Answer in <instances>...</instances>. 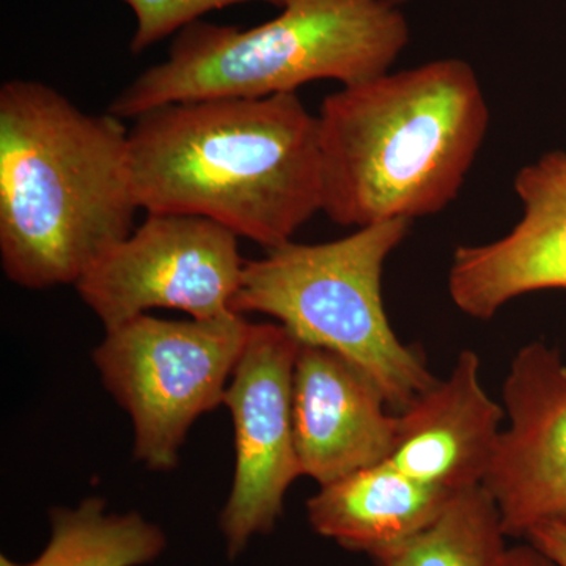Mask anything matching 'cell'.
Returning a JSON list of instances; mask_svg holds the SVG:
<instances>
[{"mask_svg":"<svg viewBox=\"0 0 566 566\" xmlns=\"http://www.w3.org/2000/svg\"><path fill=\"white\" fill-rule=\"evenodd\" d=\"M134 122L129 169L147 214L199 216L270 251L323 212L318 117L297 93L166 104Z\"/></svg>","mask_w":566,"mask_h":566,"instance_id":"1","label":"cell"},{"mask_svg":"<svg viewBox=\"0 0 566 566\" xmlns=\"http://www.w3.org/2000/svg\"><path fill=\"white\" fill-rule=\"evenodd\" d=\"M129 132L35 81L0 88V260L28 290L76 285L139 211Z\"/></svg>","mask_w":566,"mask_h":566,"instance_id":"2","label":"cell"},{"mask_svg":"<svg viewBox=\"0 0 566 566\" xmlns=\"http://www.w3.org/2000/svg\"><path fill=\"white\" fill-rule=\"evenodd\" d=\"M316 117L323 212L360 229L444 211L485 142L490 107L468 62L439 59L344 87Z\"/></svg>","mask_w":566,"mask_h":566,"instance_id":"3","label":"cell"},{"mask_svg":"<svg viewBox=\"0 0 566 566\" xmlns=\"http://www.w3.org/2000/svg\"><path fill=\"white\" fill-rule=\"evenodd\" d=\"M256 28L197 21L181 29L163 62L112 102L118 118L166 104L208 98H264L308 82L363 84L392 69L411 32L386 0H286Z\"/></svg>","mask_w":566,"mask_h":566,"instance_id":"4","label":"cell"},{"mask_svg":"<svg viewBox=\"0 0 566 566\" xmlns=\"http://www.w3.org/2000/svg\"><path fill=\"white\" fill-rule=\"evenodd\" d=\"M411 223L395 219L331 243L290 241L270 249L263 259L245 262L232 311L273 316L301 344L342 354L400 415L439 381L422 354L394 333L382 300L387 259Z\"/></svg>","mask_w":566,"mask_h":566,"instance_id":"5","label":"cell"},{"mask_svg":"<svg viewBox=\"0 0 566 566\" xmlns=\"http://www.w3.org/2000/svg\"><path fill=\"white\" fill-rule=\"evenodd\" d=\"M249 326L234 312L191 322L145 314L106 331L93 360L106 389L132 417L137 461L153 471L178 464L192 423L223 405Z\"/></svg>","mask_w":566,"mask_h":566,"instance_id":"6","label":"cell"},{"mask_svg":"<svg viewBox=\"0 0 566 566\" xmlns=\"http://www.w3.org/2000/svg\"><path fill=\"white\" fill-rule=\"evenodd\" d=\"M244 266L237 234L221 223L199 216L147 214L74 286L106 331L151 308L212 319L233 314Z\"/></svg>","mask_w":566,"mask_h":566,"instance_id":"7","label":"cell"},{"mask_svg":"<svg viewBox=\"0 0 566 566\" xmlns=\"http://www.w3.org/2000/svg\"><path fill=\"white\" fill-rule=\"evenodd\" d=\"M301 342L282 324L249 326L223 395L234 428L233 486L219 526L230 558L253 535L270 534L290 485L301 476L294 450L293 374Z\"/></svg>","mask_w":566,"mask_h":566,"instance_id":"8","label":"cell"},{"mask_svg":"<svg viewBox=\"0 0 566 566\" xmlns=\"http://www.w3.org/2000/svg\"><path fill=\"white\" fill-rule=\"evenodd\" d=\"M502 430L482 486L494 499L506 536L538 524H566V363L532 342L510 364Z\"/></svg>","mask_w":566,"mask_h":566,"instance_id":"9","label":"cell"},{"mask_svg":"<svg viewBox=\"0 0 566 566\" xmlns=\"http://www.w3.org/2000/svg\"><path fill=\"white\" fill-rule=\"evenodd\" d=\"M523 216L499 240L461 245L449 270L458 311L493 318L524 294L566 290V153L547 151L516 174Z\"/></svg>","mask_w":566,"mask_h":566,"instance_id":"10","label":"cell"},{"mask_svg":"<svg viewBox=\"0 0 566 566\" xmlns=\"http://www.w3.org/2000/svg\"><path fill=\"white\" fill-rule=\"evenodd\" d=\"M374 379L331 349L301 344L293 374L294 450L319 486L392 455L400 415Z\"/></svg>","mask_w":566,"mask_h":566,"instance_id":"11","label":"cell"},{"mask_svg":"<svg viewBox=\"0 0 566 566\" xmlns=\"http://www.w3.org/2000/svg\"><path fill=\"white\" fill-rule=\"evenodd\" d=\"M505 409L480 382V357L458 354L455 367L400 412V433L389 461L406 475L460 493L480 486L501 438Z\"/></svg>","mask_w":566,"mask_h":566,"instance_id":"12","label":"cell"},{"mask_svg":"<svg viewBox=\"0 0 566 566\" xmlns=\"http://www.w3.org/2000/svg\"><path fill=\"white\" fill-rule=\"evenodd\" d=\"M455 494L419 482L386 460L319 486L307 502L308 523L345 549L370 556L430 526Z\"/></svg>","mask_w":566,"mask_h":566,"instance_id":"13","label":"cell"},{"mask_svg":"<svg viewBox=\"0 0 566 566\" xmlns=\"http://www.w3.org/2000/svg\"><path fill=\"white\" fill-rule=\"evenodd\" d=\"M52 535L43 554L24 566H142L166 549L161 528L137 513H106V502L85 499L77 509L51 512Z\"/></svg>","mask_w":566,"mask_h":566,"instance_id":"14","label":"cell"},{"mask_svg":"<svg viewBox=\"0 0 566 566\" xmlns=\"http://www.w3.org/2000/svg\"><path fill=\"white\" fill-rule=\"evenodd\" d=\"M505 532L482 485L453 495L430 526L370 554L375 566H497Z\"/></svg>","mask_w":566,"mask_h":566,"instance_id":"15","label":"cell"},{"mask_svg":"<svg viewBox=\"0 0 566 566\" xmlns=\"http://www.w3.org/2000/svg\"><path fill=\"white\" fill-rule=\"evenodd\" d=\"M136 18L129 50L133 54L147 51L181 29L202 20L211 11L245 2H266L282 9L286 0H123Z\"/></svg>","mask_w":566,"mask_h":566,"instance_id":"16","label":"cell"},{"mask_svg":"<svg viewBox=\"0 0 566 566\" xmlns=\"http://www.w3.org/2000/svg\"><path fill=\"white\" fill-rule=\"evenodd\" d=\"M526 538L535 549L545 554L554 564L566 566V524H538L528 532Z\"/></svg>","mask_w":566,"mask_h":566,"instance_id":"17","label":"cell"},{"mask_svg":"<svg viewBox=\"0 0 566 566\" xmlns=\"http://www.w3.org/2000/svg\"><path fill=\"white\" fill-rule=\"evenodd\" d=\"M497 566H557L553 560H549L545 554L539 553L534 546L528 543L527 546H516L502 554L501 560Z\"/></svg>","mask_w":566,"mask_h":566,"instance_id":"18","label":"cell"},{"mask_svg":"<svg viewBox=\"0 0 566 566\" xmlns=\"http://www.w3.org/2000/svg\"><path fill=\"white\" fill-rule=\"evenodd\" d=\"M0 566H24V565L14 564V562L9 560V558L2 557V558H0Z\"/></svg>","mask_w":566,"mask_h":566,"instance_id":"19","label":"cell"},{"mask_svg":"<svg viewBox=\"0 0 566 566\" xmlns=\"http://www.w3.org/2000/svg\"><path fill=\"white\" fill-rule=\"evenodd\" d=\"M386 2L392 3V6L400 7V9H401V6H403V3H406V2H408V0H386Z\"/></svg>","mask_w":566,"mask_h":566,"instance_id":"20","label":"cell"}]
</instances>
